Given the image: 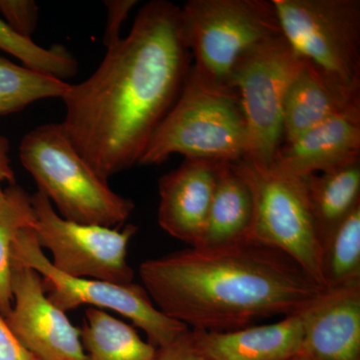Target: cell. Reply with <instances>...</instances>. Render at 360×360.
Returning a JSON list of instances; mask_svg holds the SVG:
<instances>
[{"mask_svg": "<svg viewBox=\"0 0 360 360\" xmlns=\"http://www.w3.org/2000/svg\"><path fill=\"white\" fill-rule=\"evenodd\" d=\"M63 101V131L97 174L108 180L139 163L179 98L191 68L180 7L165 0L142 6L129 34L112 46Z\"/></svg>", "mask_w": 360, "mask_h": 360, "instance_id": "obj_1", "label": "cell"}, {"mask_svg": "<svg viewBox=\"0 0 360 360\" xmlns=\"http://www.w3.org/2000/svg\"><path fill=\"white\" fill-rule=\"evenodd\" d=\"M139 276L161 312L210 333L297 314L324 290L290 257L252 240L146 260Z\"/></svg>", "mask_w": 360, "mask_h": 360, "instance_id": "obj_2", "label": "cell"}, {"mask_svg": "<svg viewBox=\"0 0 360 360\" xmlns=\"http://www.w3.org/2000/svg\"><path fill=\"white\" fill-rule=\"evenodd\" d=\"M248 134L236 89L205 79L191 65L179 98L156 129L139 165L172 155L213 162L245 160Z\"/></svg>", "mask_w": 360, "mask_h": 360, "instance_id": "obj_3", "label": "cell"}, {"mask_svg": "<svg viewBox=\"0 0 360 360\" xmlns=\"http://www.w3.org/2000/svg\"><path fill=\"white\" fill-rule=\"evenodd\" d=\"M21 165L63 219L118 229L129 219L134 202L115 193L80 155L60 123L39 125L23 136Z\"/></svg>", "mask_w": 360, "mask_h": 360, "instance_id": "obj_4", "label": "cell"}, {"mask_svg": "<svg viewBox=\"0 0 360 360\" xmlns=\"http://www.w3.org/2000/svg\"><path fill=\"white\" fill-rule=\"evenodd\" d=\"M180 22L193 70L220 86L231 87L232 71L248 51L283 35L272 0H189L180 7Z\"/></svg>", "mask_w": 360, "mask_h": 360, "instance_id": "obj_5", "label": "cell"}, {"mask_svg": "<svg viewBox=\"0 0 360 360\" xmlns=\"http://www.w3.org/2000/svg\"><path fill=\"white\" fill-rule=\"evenodd\" d=\"M281 32L303 63L360 96L359 0H272Z\"/></svg>", "mask_w": 360, "mask_h": 360, "instance_id": "obj_6", "label": "cell"}, {"mask_svg": "<svg viewBox=\"0 0 360 360\" xmlns=\"http://www.w3.org/2000/svg\"><path fill=\"white\" fill-rule=\"evenodd\" d=\"M233 165L250 186L255 205L248 240L281 251L323 288L321 243L304 177L274 165L260 167L240 160Z\"/></svg>", "mask_w": 360, "mask_h": 360, "instance_id": "obj_7", "label": "cell"}, {"mask_svg": "<svg viewBox=\"0 0 360 360\" xmlns=\"http://www.w3.org/2000/svg\"><path fill=\"white\" fill-rule=\"evenodd\" d=\"M304 63L283 35L257 45L239 59L231 87L239 97L248 134L245 160L260 167L274 162L283 143L284 101Z\"/></svg>", "mask_w": 360, "mask_h": 360, "instance_id": "obj_8", "label": "cell"}, {"mask_svg": "<svg viewBox=\"0 0 360 360\" xmlns=\"http://www.w3.org/2000/svg\"><path fill=\"white\" fill-rule=\"evenodd\" d=\"M13 257L39 272L47 297L63 311L82 305L112 310L142 329L148 342L156 348L172 342L189 329L161 312L143 285L75 278L61 274L44 255L32 229L18 233L13 243Z\"/></svg>", "mask_w": 360, "mask_h": 360, "instance_id": "obj_9", "label": "cell"}, {"mask_svg": "<svg viewBox=\"0 0 360 360\" xmlns=\"http://www.w3.org/2000/svg\"><path fill=\"white\" fill-rule=\"evenodd\" d=\"M32 203L33 231L40 248L51 251V264L59 272L75 278L132 283L134 272L127 264V246L137 226L129 224L118 231L70 221L61 217L39 191L32 195Z\"/></svg>", "mask_w": 360, "mask_h": 360, "instance_id": "obj_10", "label": "cell"}, {"mask_svg": "<svg viewBox=\"0 0 360 360\" xmlns=\"http://www.w3.org/2000/svg\"><path fill=\"white\" fill-rule=\"evenodd\" d=\"M13 304L6 321L21 345L39 360H87L80 329L47 297L39 272L13 257Z\"/></svg>", "mask_w": 360, "mask_h": 360, "instance_id": "obj_11", "label": "cell"}, {"mask_svg": "<svg viewBox=\"0 0 360 360\" xmlns=\"http://www.w3.org/2000/svg\"><path fill=\"white\" fill-rule=\"evenodd\" d=\"M221 162L186 158L160 177L158 224L189 248L200 245Z\"/></svg>", "mask_w": 360, "mask_h": 360, "instance_id": "obj_12", "label": "cell"}, {"mask_svg": "<svg viewBox=\"0 0 360 360\" xmlns=\"http://www.w3.org/2000/svg\"><path fill=\"white\" fill-rule=\"evenodd\" d=\"M303 356L360 360V283L322 291L303 309Z\"/></svg>", "mask_w": 360, "mask_h": 360, "instance_id": "obj_13", "label": "cell"}, {"mask_svg": "<svg viewBox=\"0 0 360 360\" xmlns=\"http://www.w3.org/2000/svg\"><path fill=\"white\" fill-rule=\"evenodd\" d=\"M360 161V104L279 146L272 165L295 174L333 172Z\"/></svg>", "mask_w": 360, "mask_h": 360, "instance_id": "obj_14", "label": "cell"}, {"mask_svg": "<svg viewBox=\"0 0 360 360\" xmlns=\"http://www.w3.org/2000/svg\"><path fill=\"white\" fill-rule=\"evenodd\" d=\"M303 309L265 326L225 333L193 330L194 345L210 360H290L300 354Z\"/></svg>", "mask_w": 360, "mask_h": 360, "instance_id": "obj_15", "label": "cell"}, {"mask_svg": "<svg viewBox=\"0 0 360 360\" xmlns=\"http://www.w3.org/2000/svg\"><path fill=\"white\" fill-rule=\"evenodd\" d=\"M356 104H360V96H350L338 89L304 63L291 82L284 101L283 143Z\"/></svg>", "mask_w": 360, "mask_h": 360, "instance_id": "obj_16", "label": "cell"}, {"mask_svg": "<svg viewBox=\"0 0 360 360\" xmlns=\"http://www.w3.org/2000/svg\"><path fill=\"white\" fill-rule=\"evenodd\" d=\"M253 214L250 186L233 163H220L205 231L196 248H220L248 240Z\"/></svg>", "mask_w": 360, "mask_h": 360, "instance_id": "obj_17", "label": "cell"}, {"mask_svg": "<svg viewBox=\"0 0 360 360\" xmlns=\"http://www.w3.org/2000/svg\"><path fill=\"white\" fill-rule=\"evenodd\" d=\"M310 208L322 243L360 205V161L304 177Z\"/></svg>", "mask_w": 360, "mask_h": 360, "instance_id": "obj_18", "label": "cell"}, {"mask_svg": "<svg viewBox=\"0 0 360 360\" xmlns=\"http://www.w3.org/2000/svg\"><path fill=\"white\" fill-rule=\"evenodd\" d=\"M80 338L87 360H155L156 347L104 310H85Z\"/></svg>", "mask_w": 360, "mask_h": 360, "instance_id": "obj_19", "label": "cell"}, {"mask_svg": "<svg viewBox=\"0 0 360 360\" xmlns=\"http://www.w3.org/2000/svg\"><path fill=\"white\" fill-rule=\"evenodd\" d=\"M321 274L324 290L360 283V205L322 243Z\"/></svg>", "mask_w": 360, "mask_h": 360, "instance_id": "obj_20", "label": "cell"}, {"mask_svg": "<svg viewBox=\"0 0 360 360\" xmlns=\"http://www.w3.org/2000/svg\"><path fill=\"white\" fill-rule=\"evenodd\" d=\"M34 225L32 195L18 184L6 188L0 201V314L6 319L13 309V248L18 233Z\"/></svg>", "mask_w": 360, "mask_h": 360, "instance_id": "obj_21", "label": "cell"}, {"mask_svg": "<svg viewBox=\"0 0 360 360\" xmlns=\"http://www.w3.org/2000/svg\"><path fill=\"white\" fill-rule=\"evenodd\" d=\"M70 84L0 56V116L47 98H63Z\"/></svg>", "mask_w": 360, "mask_h": 360, "instance_id": "obj_22", "label": "cell"}, {"mask_svg": "<svg viewBox=\"0 0 360 360\" xmlns=\"http://www.w3.org/2000/svg\"><path fill=\"white\" fill-rule=\"evenodd\" d=\"M0 51L7 52L30 70L65 80L75 77L78 63L75 56L61 44L42 47L32 39L22 37L14 32L0 18Z\"/></svg>", "mask_w": 360, "mask_h": 360, "instance_id": "obj_23", "label": "cell"}, {"mask_svg": "<svg viewBox=\"0 0 360 360\" xmlns=\"http://www.w3.org/2000/svg\"><path fill=\"white\" fill-rule=\"evenodd\" d=\"M39 13V6L32 0H0V18L27 39H32L37 30Z\"/></svg>", "mask_w": 360, "mask_h": 360, "instance_id": "obj_24", "label": "cell"}, {"mask_svg": "<svg viewBox=\"0 0 360 360\" xmlns=\"http://www.w3.org/2000/svg\"><path fill=\"white\" fill-rule=\"evenodd\" d=\"M135 0H108L104 6L108 9L105 30L103 34V44L106 49L112 46L122 39L120 35L123 23L129 18L130 11L136 6Z\"/></svg>", "mask_w": 360, "mask_h": 360, "instance_id": "obj_25", "label": "cell"}, {"mask_svg": "<svg viewBox=\"0 0 360 360\" xmlns=\"http://www.w3.org/2000/svg\"><path fill=\"white\" fill-rule=\"evenodd\" d=\"M155 360H210L194 345L191 329L167 345L156 348Z\"/></svg>", "mask_w": 360, "mask_h": 360, "instance_id": "obj_26", "label": "cell"}, {"mask_svg": "<svg viewBox=\"0 0 360 360\" xmlns=\"http://www.w3.org/2000/svg\"><path fill=\"white\" fill-rule=\"evenodd\" d=\"M0 360H39L20 345L0 314Z\"/></svg>", "mask_w": 360, "mask_h": 360, "instance_id": "obj_27", "label": "cell"}, {"mask_svg": "<svg viewBox=\"0 0 360 360\" xmlns=\"http://www.w3.org/2000/svg\"><path fill=\"white\" fill-rule=\"evenodd\" d=\"M9 141L6 137L0 134V201L4 200L6 196V188L4 184H15V174L11 167V156H9Z\"/></svg>", "mask_w": 360, "mask_h": 360, "instance_id": "obj_28", "label": "cell"}, {"mask_svg": "<svg viewBox=\"0 0 360 360\" xmlns=\"http://www.w3.org/2000/svg\"><path fill=\"white\" fill-rule=\"evenodd\" d=\"M290 360H310L307 359V357L303 356L302 354L296 355V356L293 357V359H291Z\"/></svg>", "mask_w": 360, "mask_h": 360, "instance_id": "obj_29", "label": "cell"}]
</instances>
